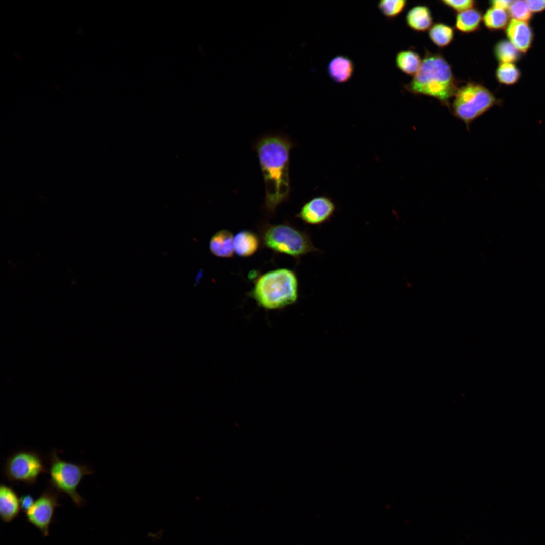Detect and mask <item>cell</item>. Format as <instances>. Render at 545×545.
Instances as JSON below:
<instances>
[{"label":"cell","instance_id":"1","mask_svg":"<svg viewBox=\"0 0 545 545\" xmlns=\"http://www.w3.org/2000/svg\"><path fill=\"white\" fill-rule=\"evenodd\" d=\"M292 145L286 138L276 135L261 138L256 145L265 185V206L270 213L290 193L289 161Z\"/></svg>","mask_w":545,"mask_h":545},{"label":"cell","instance_id":"2","mask_svg":"<svg viewBox=\"0 0 545 545\" xmlns=\"http://www.w3.org/2000/svg\"><path fill=\"white\" fill-rule=\"evenodd\" d=\"M405 88L414 94L433 97L449 105L457 89L450 65L439 53L426 52L420 69Z\"/></svg>","mask_w":545,"mask_h":545},{"label":"cell","instance_id":"3","mask_svg":"<svg viewBox=\"0 0 545 545\" xmlns=\"http://www.w3.org/2000/svg\"><path fill=\"white\" fill-rule=\"evenodd\" d=\"M250 295L263 309H283L294 304L298 299L297 276L287 268L266 272L257 280Z\"/></svg>","mask_w":545,"mask_h":545},{"label":"cell","instance_id":"4","mask_svg":"<svg viewBox=\"0 0 545 545\" xmlns=\"http://www.w3.org/2000/svg\"><path fill=\"white\" fill-rule=\"evenodd\" d=\"M452 104L454 115L469 128L476 118L495 105H500L492 92L485 86L468 83L458 88Z\"/></svg>","mask_w":545,"mask_h":545},{"label":"cell","instance_id":"5","mask_svg":"<svg viewBox=\"0 0 545 545\" xmlns=\"http://www.w3.org/2000/svg\"><path fill=\"white\" fill-rule=\"evenodd\" d=\"M49 485L59 493L69 496L77 507L83 506L85 500L78 493L77 489L83 477L94 471L86 465L60 459L54 449L49 454Z\"/></svg>","mask_w":545,"mask_h":545},{"label":"cell","instance_id":"6","mask_svg":"<svg viewBox=\"0 0 545 545\" xmlns=\"http://www.w3.org/2000/svg\"><path fill=\"white\" fill-rule=\"evenodd\" d=\"M266 246L277 252L299 259L309 253H322L312 243L310 235L286 224L268 227L263 236Z\"/></svg>","mask_w":545,"mask_h":545},{"label":"cell","instance_id":"7","mask_svg":"<svg viewBox=\"0 0 545 545\" xmlns=\"http://www.w3.org/2000/svg\"><path fill=\"white\" fill-rule=\"evenodd\" d=\"M47 472L41 454L30 449L13 452L5 460L3 468L4 476L8 481L27 486L35 484L40 474Z\"/></svg>","mask_w":545,"mask_h":545},{"label":"cell","instance_id":"8","mask_svg":"<svg viewBox=\"0 0 545 545\" xmlns=\"http://www.w3.org/2000/svg\"><path fill=\"white\" fill-rule=\"evenodd\" d=\"M60 493L48 485L25 512L27 521L37 528L43 536L49 535L50 526L53 521L55 510L60 506Z\"/></svg>","mask_w":545,"mask_h":545},{"label":"cell","instance_id":"9","mask_svg":"<svg viewBox=\"0 0 545 545\" xmlns=\"http://www.w3.org/2000/svg\"><path fill=\"white\" fill-rule=\"evenodd\" d=\"M336 210L334 203L328 197L318 196L306 202L298 214V217L312 225H320L331 219Z\"/></svg>","mask_w":545,"mask_h":545},{"label":"cell","instance_id":"10","mask_svg":"<svg viewBox=\"0 0 545 545\" xmlns=\"http://www.w3.org/2000/svg\"><path fill=\"white\" fill-rule=\"evenodd\" d=\"M505 29L508 40L521 53H527L531 47L534 37L529 22L512 19Z\"/></svg>","mask_w":545,"mask_h":545},{"label":"cell","instance_id":"11","mask_svg":"<svg viewBox=\"0 0 545 545\" xmlns=\"http://www.w3.org/2000/svg\"><path fill=\"white\" fill-rule=\"evenodd\" d=\"M20 498L10 486H0V515L3 522L10 523L18 517L21 510Z\"/></svg>","mask_w":545,"mask_h":545},{"label":"cell","instance_id":"12","mask_svg":"<svg viewBox=\"0 0 545 545\" xmlns=\"http://www.w3.org/2000/svg\"><path fill=\"white\" fill-rule=\"evenodd\" d=\"M354 70L353 61L344 55H338L329 62L327 72L332 81L337 83H344L352 77Z\"/></svg>","mask_w":545,"mask_h":545},{"label":"cell","instance_id":"13","mask_svg":"<svg viewBox=\"0 0 545 545\" xmlns=\"http://www.w3.org/2000/svg\"><path fill=\"white\" fill-rule=\"evenodd\" d=\"M407 25L417 31H425L432 26L433 18L430 9L425 5H417L409 10L406 16Z\"/></svg>","mask_w":545,"mask_h":545},{"label":"cell","instance_id":"14","mask_svg":"<svg viewBox=\"0 0 545 545\" xmlns=\"http://www.w3.org/2000/svg\"><path fill=\"white\" fill-rule=\"evenodd\" d=\"M232 233L227 230L216 232L211 238L209 242L210 252L221 258H230L234 254Z\"/></svg>","mask_w":545,"mask_h":545},{"label":"cell","instance_id":"15","mask_svg":"<svg viewBox=\"0 0 545 545\" xmlns=\"http://www.w3.org/2000/svg\"><path fill=\"white\" fill-rule=\"evenodd\" d=\"M259 244V239L256 235L250 231H239L234 237V252L241 257H248L253 255L257 251Z\"/></svg>","mask_w":545,"mask_h":545},{"label":"cell","instance_id":"16","mask_svg":"<svg viewBox=\"0 0 545 545\" xmlns=\"http://www.w3.org/2000/svg\"><path fill=\"white\" fill-rule=\"evenodd\" d=\"M482 18L481 12L474 8L458 13L456 17V28L463 33L474 32L479 28Z\"/></svg>","mask_w":545,"mask_h":545},{"label":"cell","instance_id":"17","mask_svg":"<svg viewBox=\"0 0 545 545\" xmlns=\"http://www.w3.org/2000/svg\"><path fill=\"white\" fill-rule=\"evenodd\" d=\"M422 60L416 52L411 50H403L396 56L397 67L402 72L413 76L417 73Z\"/></svg>","mask_w":545,"mask_h":545},{"label":"cell","instance_id":"18","mask_svg":"<svg viewBox=\"0 0 545 545\" xmlns=\"http://www.w3.org/2000/svg\"><path fill=\"white\" fill-rule=\"evenodd\" d=\"M495 57L500 63H514L521 59V53L508 40L498 41L493 49Z\"/></svg>","mask_w":545,"mask_h":545},{"label":"cell","instance_id":"19","mask_svg":"<svg viewBox=\"0 0 545 545\" xmlns=\"http://www.w3.org/2000/svg\"><path fill=\"white\" fill-rule=\"evenodd\" d=\"M509 17L506 10L491 7L485 12L482 20L488 29L500 30L506 28L510 22Z\"/></svg>","mask_w":545,"mask_h":545},{"label":"cell","instance_id":"20","mask_svg":"<svg viewBox=\"0 0 545 545\" xmlns=\"http://www.w3.org/2000/svg\"><path fill=\"white\" fill-rule=\"evenodd\" d=\"M431 40L438 47L448 45L453 40L454 30L448 25L437 23L432 25L429 30Z\"/></svg>","mask_w":545,"mask_h":545},{"label":"cell","instance_id":"21","mask_svg":"<svg viewBox=\"0 0 545 545\" xmlns=\"http://www.w3.org/2000/svg\"><path fill=\"white\" fill-rule=\"evenodd\" d=\"M496 77L501 84L512 85L520 80L521 72L514 63H500L496 70Z\"/></svg>","mask_w":545,"mask_h":545},{"label":"cell","instance_id":"22","mask_svg":"<svg viewBox=\"0 0 545 545\" xmlns=\"http://www.w3.org/2000/svg\"><path fill=\"white\" fill-rule=\"evenodd\" d=\"M406 4L405 0H383L378 2L377 7L384 16L393 18L404 10Z\"/></svg>","mask_w":545,"mask_h":545},{"label":"cell","instance_id":"23","mask_svg":"<svg viewBox=\"0 0 545 545\" xmlns=\"http://www.w3.org/2000/svg\"><path fill=\"white\" fill-rule=\"evenodd\" d=\"M508 11L512 19L521 21L529 22L533 16L526 1H513Z\"/></svg>","mask_w":545,"mask_h":545},{"label":"cell","instance_id":"24","mask_svg":"<svg viewBox=\"0 0 545 545\" xmlns=\"http://www.w3.org/2000/svg\"><path fill=\"white\" fill-rule=\"evenodd\" d=\"M441 2L458 13L472 8L475 4V1L473 0H443Z\"/></svg>","mask_w":545,"mask_h":545},{"label":"cell","instance_id":"25","mask_svg":"<svg viewBox=\"0 0 545 545\" xmlns=\"http://www.w3.org/2000/svg\"><path fill=\"white\" fill-rule=\"evenodd\" d=\"M21 509L24 513L26 512L33 506L35 500L29 494L23 495L20 498Z\"/></svg>","mask_w":545,"mask_h":545},{"label":"cell","instance_id":"26","mask_svg":"<svg viewBox=\"0 0 545 545\" xmlns=\"http://www.w3.org/2000/svg\"><path fill=\"white\" fill-rule=\"evenodd\" d=\"M526 2L532 13L545 10V0H528Z\"/></svg>","mask_w":545,"mask_h":545},{"label":"cell","instance_id":"27","mask_svg":"<svg viewBox=\"0 0 545 545\" xmlns=\"http://www.w3.org/2000/svg\"><path fill=\"white\" fill-rule=\"evenodd\" d=\"M513 1L494 0L489 2L491 7L506 10L508 9Z\"/></svg>","mask_w":545,"mask_h":545}]
</instances>
